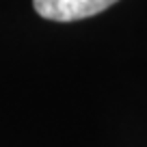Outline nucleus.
Here are the masks:
<instances>
[{
  "mask_svg": "<svg viewBox=\"0 0 147 147\" xmlns=\"http://www.w3.org/2000/svg\"><path fill=\"white\" fill-rule=\"evenodd\" d=\"M117 0H32L35 11L52 22H76L106 11Z\"/></svg>",
  "mask_w": 147,
  "mask_h": 147,
  "instance_id": "f257e3e1",
  "label": "nucleus"
}]
</instances>
